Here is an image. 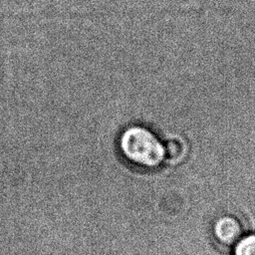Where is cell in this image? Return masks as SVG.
<instances>
[{
    "label": "cell",
    "instance_id": "obj_2",
    "mask_svg": "<svg viewBox=\"0 0 255 255\" xmlns=\"http://www.w3.org/2000/svg\"><path fill=\"white\" fill-rule=\"evenodd\" d=\"M243 222L233 214L218 216L212 223L211 234L214 242L222 248H233L244 235Z\"/></svg>",
    "mask_w": 255,
    "mask_h": 255
},
{
    "label": "cell",
    "instance_id": "obj_4",
    "mask_svg": "<svg viewBox=\"0 0 255 255\" xmlns=\"http://www.w3.org/2000/svg\"><path fill=\"white\" fill-rule=\"evenodd\" d=\"M165 151V157H168L170 159L177 158L181 154V147L180 145L175 141H169L166 146H164Z\"/></svg>",
    "mask_w": 255,
    "mask_h": 255
},
{
    "label": "cell",
    "instance_id": "obj_1",
    "mask_svg": "<svg viewBox=\"0 0 255 255\" xmlns=\"http://www.w3.org/2000/svg\"><path fill=\"white\" fill-rule=\"evenodd\" d=\"M119 146L128 161L142 168H156L165 157L163 144L151 130L141 126L124 129L119 138Z\"/></svg>",
    "mask_w": 255,
    "mask_h": 255
},
{
    "label": "cell",
    "instance_id": "obj_3",
    "mask_svg": "<svg viewBox=\"0 0 255 255\" xmlns=\"http://www.w3.org/2000/svg\"><path fill=\"white\" fill-rule=\"evenodd\" d=\"M233 255H255V233L243 235L233 247Z\"/></svg>",
    "mask_w": 255,
    "mask_h": 255
}]
</instances>
